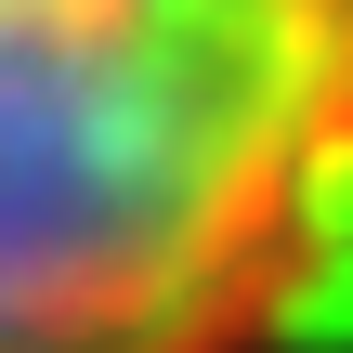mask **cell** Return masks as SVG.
I'll return each mask as SVG.
<instances>
[{
    "instance_id": "cell-1",
    "label": "cell",
    "mask_w": 353,
    "mask_h": 353,
    "mask_svg": "<svg viewBox=\"0 0 353 353\" xmlns=\"http://www.w3.org/2000/svg\"><path fill=\"white\" fill-rule=\"evenodd\" d=\"M353 275V0H0V353H275Z\"/></svg>"
}]
</instances>
